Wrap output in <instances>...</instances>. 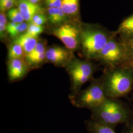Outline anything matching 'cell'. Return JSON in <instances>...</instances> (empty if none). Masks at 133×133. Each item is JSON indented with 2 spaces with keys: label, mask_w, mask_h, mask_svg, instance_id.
<instances>
[{
  "label": "cell",
  "mask_w": 133,
  "mask_h": 133,
  "mask_svg": "<svg viewBox=\"0 0 133 133\" xmlns=\"http://www.w3.org/2000/svg\"><path fill=\"white\" fill-rule=\"evenodd\" d=\"M53 34L71 51L76 50L81 44V31L71 24H63L55 29Z\"/></svg>",
  "instance_id": "obj_6"
},
{
  "label": "cell",
  "mask_w": 133,
  "mask_h": 133,
  "mask_svg": "<svg viewBox=\"0 0 133 133\" xmlns=\"http://www.w3.org/2000/svg\"><path fill=\"white\" fill-rule=\"evenodd\" d=\"M25 55L23 48L17 43L13 42L10 46L9 50L8 57L10 60L14 59H21Z\"/></svg>",
  "instance_id": "obj_16"
},
{
  "label": "cell",
  "mask_w": 133,
  "mask_h": 133,
  "mask_svg": "<svg viewBox=\"0 0 133 133\" xmlns=\"http://www.w3.org/2000/svg\"><path fill=\"white\" fill-rule=\"evenodd\" d=\"M28 25L26 22H22L18 23L17 26L14 28L9 34L11 37L12 38H15L18 37L20 35H22V33H24L25 31H26L28 28Z\"/></svg>",
  "instance_id": "obj_18"
},
{
  "label": "cell",
  "mask_w": 133,
  "mask_h": 133,
  "mask_svg": "<svg viewBox=\"0 0 133 133\" xmlns=\"http://www.w3.org/2000/svg\"><path fill=\"white\" fill-rule=\"evenodd\" d=\"M119 31L125 35L133 36V14L125 19L119 26Z\"/></svg>",
  "instance_id": "obj_15"
},
{
  "label": "cell",
  "mask_w": 133,
  "mask_h": 133,
  "mask_svg": "<svg viewBox=\"0 0 133 133\" xmlns=\"http://www.w3.org/2000/svg\"><path fill=\"white\" fill-rule=\"evenodd\" d=\"M6 1H9V0H0V3H2V2H5Z\"/></svg>",
  "instance_id": "obj_28"
},
{
  "label": "cell",
  "mask_w": 133,
  "mask_h": 133,
  "mask_svg": "<svg viewBox=\"0 0 133 133\" xmlns=\"http://www.w3.org/2000/svg\"><path fill=\"white\" fill-rule=\"evenodd\" d=\"M30 2L35 4H38V2L40 1L39 0H28Z\"/></svg>",
  "instance_id": "obj_26"
},
{
  "label": "cell",
  "mask_w": 133,
  "mask_h": 133,
  "mask_svg": "<svg viewBox=\"0 0 133 133\" xmlns=\"http://www.w3.org/2000/svg\"><path fill=\"white\" fill-rule=\"evenodd\" d=\"M17 23L14 22L10 21V22H9L6 25V32L8 33H10V32L17 26Z\"/></svg>",
  "instance_id": "obj_25"
},
{
  "label": "cell",
  "mask_w": 133,
  "mask_h": 133,
  "mask_svg": "<svg viewBox=\"0 0 133 133\" xmlns=\"http://www.w3.org/2000/svg\"><path fill=\"white\" fill-rule=\"evenodd\" d=\"M30 68L27 63L22 58L10 60L8 66V72L10 81H18L27 75Z\"/></svg>",
  "instance_id": "obj_9"
},
{
  "label": "cell",
  "mask_w": 133,
  "mask_h": 133,
  "mask_svg": "<svg viewBox=\"0 0 133 133\" xmlns=\"http://www.w3.org/2000/svg\"><path fill=\"white\" fill-rule=\"evenodd\" d=\"M123 56L121 45L114 39H109L100 51L98 58L108 65L114 66L121 61Z\"/></svg>",
  "instance_id": "obj_7"
},
{
  "label": "cell",
  "mask_w": 133,
  "mask_h": 133,
  "mask_svg": "<svg viewBox=\"0 0 133 133\" xmlns=\"http://www.w3.org/2000/svg\"><path fill=\"white\" fill-rule=\"evenodd\" d=\"M18 9L24 20L30 23L36 14L43 13L42 8L38 4H33L28 0H19Z\"/></svg>",
  "instance_id": "obj_10"
},
{
  "label": "cell",
  "mask_w": 133,
  "mask_h": 133,
  "mask_svg": "<svg viewBox=\"0 0 133 133\" xmlns=\"http://www.w3.org/2000/svg\"><path fill=\"white\" fill-rule=\"evenodd\" d=\"M103 82L105 94L109 98L114 99L127 94L133 85V69L119 68L108 71Z\"/></svg>",
  "instance_id": "obj_1"
},
{
  "label": "cell",
  "mask_w": 133,
  "mask_h": 133,
  "mask_svg": "<svg viewBox=\"0 0 133 133\" xmlns=\"http://www.w3.org/2000/svg\"><path fill=\"white\" fill-rule=\"evenodd\" d=\"M14 42L19 44L23 49L25 55L32 52L38 43V37L25 33L14 38Z\"/></svg>",
  "instance_id": "obj_11"
},
{
  "label": "cell",
  "mask_w": 133,
  "mask_h": 133,
  "mask_svg": "<svg viewBox=\"0 0 133 133\" xmlns=\"http://www.w3.org/2000/svg\"><path fill=\"white\" fill-rule=\"evenodd\" d=\"M109 39L105 32L94 29L81 31V44L85 57L97 58Z\"/></svg>",
  "instance_id": "obj_5"
},
{
  "label": "cell",
  "mask_w": 133,
  "mask_h": 133,
  "mask_svg": "<svg viewBox=\"0 0 133 133\" xmlns=\"http://www.w3.org/2000/svg\"><path fill=\"white\" fill-rule=\"evenodd\" d=\"M7 19L4 12L1 11L0 14V35L1 37L3 38L5 32L6 31Z\"/></svg>",
  "instance_id": "obj_20"
},
{
  "label": "cell",
  "mask_w": 133,
  "mask_h": 133,
  "mask_svg": "<svg viewBox=\"0 0 133 133\" xmlns=\"http://www.w3.org/2000/svg\"><path fill=\"white\" fill-rule=\"evenodd\" d=\"M92 111L95 121L110 127L123 122L128 117V112L123 105L109 98Z\"/></svg>",
  "instance_id": "obj_2"
},
{
  "label": "cell",
  "mask_w": 133,
  "mask_h": 133,
  "mask_svg": "<svg viewBox=\"0 0 133 133\" xmlns=\"http://www.w3.org/2000/svg\"><path fill=\"white\" fill-rule=\"evenodd\" d=\"M133 133V126L131 127V129L130 131V133Z\"/></svg>",
  "instance_id": "obj_27"
},
{
  "label": "cell",
  "mask_w": 133,
  "mask_h": 133,
  "mask_svg": "<svg viewBox=\"0 0 133 133\" xmlns=\"http://www.w3.org/2000/svg\"><path fill=\"white\" fill-rule=\"evenodd\" d=\"M43 30L44 28L42 26L30 23L25 33L34 37H38V36L43 33Z\"/></svg>",
  "instance_id": "obj_19"
},
{
  "label": "cell",
  "mask_w": 133,
  "mask_h": 133,
  "mask_svg": "<svg viewBox=\"0 0 133 133\" xmlns=\"http://www.w3.org/2000/svg\"><path fill=\"white\" fill-rule=\"evenodd\" d=\"M48 18L51 23L57 24L61 23L66 19V15L61 9L48 8Z\"/></svg>",
  "instance_id": "obj_12"
},
{
  "label": "cell",
  "mask_w": 133,
  "mask_h": 133,
  "mask_svg": "<svg viewBox=\"0 0 133 133\" xmlns=\"http://www.w3.org/2000/svg\"><path fill=\"white\" fill-rule=\"evenodd\" d=\"M78 9L79 0H62L61 9L66 15H76Z\"/></svg>",
  "instance_id": "obj_13"
},
{
  "label": "cell",
  "mask_w": 133,
  "mask_h": 133,
  "mask_svg": "<svg viewBox=\"0 0 133 133\" xmlns=\"http://www.w3.org/2000/svg\"><path fill=\"white\" fill-rule=\"evenodd\" d=\"M62 0H45V4L48 8L61 9Z\"/></svg>",
  "instance_id": "obj_23"
},
{
  "label": "cell",
  "mask_w": 133,
  "mask_h": 133,
  "mask_svg": "<svg viewBox=\"0 0 133 133\" xmlns=\"http://www.w3.org/2000/svg\"><path fill=\"white\" fill-rule=\"evenodd\" d=\"M69 49L60 46H53L46 51V60L56 66H66L72 59Z\"/></svg>",
  "instance_id": "obj_8"
},
{
  "label": "cell",
  "mask_w": 133,
  "mask_h": 133,
  "mask_svg": "<svg viewBox=\"0 0 133 133\" xmlns=\"http://www.w3.org/2000/svg\"><path fill=\"white\" fill-rule=\"evenodd\" d=\"M129 52L130 55L133 59V36L129 40L128 43Z\"/></svg>",
  "instance_id": "obj_24"
},
{
  "label": "cell",
  "mask_w": 133,
  "mask_h": 133,
  "mask_svg": "<svg viewBox=\"0 0 133 133\" xmlns=\"http://www.w3.org/2000/svg\"><path fill=\"white\" fill-rule=\"evenodd\" d=\"M88 127L91 133H116L111 127L96 121H90Z\"/></svg>",
  "instance_id": "obj_14"
},
{
  "label": "cell",
  "mask_w": 133,
  "mask_h": 133,
  "mask_svg": "<svg viewBox=\"0 0 133 133\" xmlns=\"http://www.w3.org/2000/svg\"><path fill=\"white\" fill-rule=\"evenodd\" d=\"M47 20H48L47 18L44 14H43V13L38 14H36L34 16L30 23H32L39 26H42L43 24L46 23V22H47Z\"/></svg>",
  "instance_id": "obj_21"
},
{
  "label": "cell",
  "mask_w": 133,
  "mask_h": 133,
  "mask_svg": "<svg viewBox=\"0 0 133 133\" xmlns=\"http://www.w3.org/2000/svg\"><path fill=\"white\" fill-rule=\"evenodd\" d=\"M108 98L105 94L103 79L93 81L86 89L72 95V104L78 108L95 109Z\"/></svg>",
  "instance_id": "obj_3"
},
{
  "label": "cell",
  "mask_w": 133,
  "mask_h": 133,
  "mask_svg": "<svg viewBox=\"0 0 133 133\" xmlns=\"http://www.w3.org/2000/svg\"><path fill=\"white\" fill-rule=\"evenodd\" d=\"M8 15L10 21L17 24L23 22L25 20L18 8H12L9 10L8 12Z\"/></svg>",
  "instance_id": "obj_17"
},
{
  "label": "cell",
  "mask_w": 133,
  "mask_h": 133,
  "mask_svg": "<svg viewBox=\"0 0 133 133\" xmlns=\"http://www.w3.org/2000/svg\"><path fill=\"white\" fill-rule=\"evenodd\" d=\"M16 3V0H9L0 3L1 11L5 12L6 10H9L12 9Z\"/></svg>",
  "instance_id": "obj_22"
},
{
  "label": "cell",
  "mask_w": 133,
  "mask_h": 133,
  "mask_svg": "<svg viewBox=\"0 0 133 133\" xmlns=\"http://www.w3.org/2000/svg\"><path fill=\"white\" fill-rule=\"evenodd\" d=\"M66 68L71 80L73 95L81 91V87L92 78L95 71L91 63L77 59H72Z\"/></svg>",
  "instance_id": "obj_4"
},
{
  "label": "cell",
  "mask_w": 133,
  "mask_h": 133,
  "mask_svg": "<svg viewBox=\"0 0 133 133\" xmlns=\"http://www.w3.org/2000/svg\"><path fill=\"white\" fill-rule=\"evenodd\" d=\"M39 1H41V0H39Z\"/></svg>",
  "instance_id": "obj_29"
}]
</instances>
